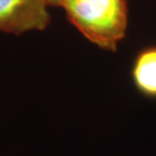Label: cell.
Returning a JSON list of instances; mask_svg holds the SVG:
<instances>
[{"label":"cell","mask_w":156,"mask_h":156,"mask_svg":"<svg viewBox=\"0 0 156 156\" xmlns=\"http://www.w3.org/2000/svg\"><path fill=\"white\" fill-rule=\"evenodd\" d=\"M131 76L139 93L145 98L156 99V46L147 47L136 55Z\"/></svg>","instance_id":"3"},{"label":"cell","mask_w":156,"mask_h":156,"mask_svg":"<svg viewBox=\"0 0 156 156\" xmlns=\"http://www.w3.org/2000/svg\"><path fill=\"white\" fill-rule=\"evenodd\" d=\"M50 7H61V4L65 0H46Z\"/></svg>","instance_id":"4"},{"label":"cell","mask_w":156,"mask_h":156,"mask_svg":"<svg viewBox=\"0 0 156 156\" xmlns=\"http://www.w3.org/2000/svg\"><path fill=\"white\" fill-rule=\"evenodd\" d=\"M46 0H0V32L18 36L44 30L50 24Z\"/></svg>","instance_id":"2"},{"label":"cell","mask_w":156,"mask_h":156,"mask_svg":"<svg viewBox=\"0 0 156 156\" xmlns=\"http://www.w3.org/2000/svg\"><path fill=\"white\" fill-rule=\"evenodd\" d=\"M68 20L90 43L116 52L128 27L127 0H65Z\"/></svg>","instance_id":"1"}]
</instances>
